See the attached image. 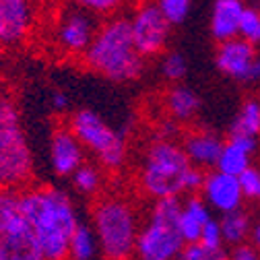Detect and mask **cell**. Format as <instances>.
Masks as SVG:
<instances>
[{
    "mask_svg": "<svg viewBox=\"0 0 260 260\" xmlns=\"http://www.w3.org/2000/svg\"><path fill=\"white\" fill-rule=\"evenodd\" d=\"M67 126L75 133L81 145L91 151L104 170H120L126 161V139L112 128L93 110H77L71 114Z\"/></svg>",
    "mask_w": 260,
    "mask_h": 260,
    "instance_id": "6",
    "label": "cell"
},
{
    "mask_svg": "<svg viewBox=\"0 0 260 260\" xmlns=\"http://www.w3.org/2000/svg\"><path fill=\"white\" fill-rule=\"evenodd\" d=\"M258 44H260V38H258Z\"/></svg>",
    "mask_w": 260,
    "mask_h": 260,
    "instance_id": "37",
    "label": "cell"
},
{
    "mask_svg": "<svg viewBox=\"0 0 260 260\" xmlns=\"http://www.w3.org/2000/svg\"><path fill=\"white\" fill-rule=\"evenodd\" d=\"M25 137L21 126V114L15 100L7 93H0V149Z\"/></svg>",
    "mask_w": 260,
    "mask_h": 260,
    "instance_id": "20",
    "label": "cell"
},
{
    "mask_svg": "<svg viewBox=\"0 0 260 260\" xmlns=\"http://www.w3.org/2000/svg\"><path fill=\"white\" fill-rule=\"evenodd\" d=\"M199 244L211 254L213 260H223L230 256V252L225 250V240H223V234H221V225L217 219H209V223L205 225V230L199 238Z\"/></svg>",
    "mask_w": 260,
    "mask_h": 260,
    "instance_id": "25",
    "label": "cell"
},
{
    "mask_svg": "<svg viewBox=\"0 0 260 260\" xmlns=\"http://www.w3.org/2000/svg\"><path fill=\"white\" fill-rule=\"evenodd\" d=\"M73 186L85 194V197H91V194H97L102 188V182H104V176H102V170L97 166H91V164H83L73 176Z\"/></svg>",
    "mask_w": 260,
    "mask_h": 260,
    "instance_id": "26",
    "label": "cell"
},
{
    "mask_svg": "<svg viewBox=\"0 0 260 260\" xmlns=\"http://www.w3.org/2000/svg\"><path fill=\"white\" fill-rule=\"evenodd\" d=\"M34 3H40V0H34Z\"/></svg>",
    "mask_w": 260,
    "mask_h": 260,
    "instance_id": "36",
    "label": "cell"
},
{
    "mask_svg": "<svg viewBox=\"0 0 260 260\" xmlns=\"http://www.w3.org/2000/svg\"><path fill=\"white\" fill-rule=\"evenodd\" d=\"M153 3L159 7V11L164 13V17L172 25L184 23L192 7V0H153Z\"/></svg>",
    "mask_w": 260,
    "mask_h": 260,
    "instance_id": "28",
    "label": "cell"
},
{
    "mask_svg": "<svg viewBox=\"0 0 260 260\" xmlns=\"http://www.w3.org/2000/svg\"><path fill=\"white\" fill-rule=\"evenodd\" d=\"M91 225L95 230L97 242H100L102 256L122 260L135 254L141 223L135 207L126 199H100L91 213Z\"/></svg>",
    "mask_w": 260,
    "mask_h": 260,
    "instance_id": "4",
    "label": "cell"
},
{
    "mask_svg": "<svg viewBox=\"0 0 260 260\" xmlns=\"http://www.w3.org/2000/svg\"><path fill=\"white\" fill-rule=\"evenodd\" d=\"M0 260H44L25 217L9 230L0 232Z\"/></svg>",
    "mask_w": 260,
    "mask_h": 260,
    "instance_id": "14",
    "label": "cell"
},
{
    "mask_svg": "<svg viewBox=\"0 0 260 260\" xmlns=\"http://www.w3.org/2000/svg\"><path fill=\"white\" fill-rule=\"evenodd\" d=\"M230 135H242V137H252L260 139V100L250 97L246 100L232 124V133Z\"/></svg>",
    "mask_w": 260,
    "mask_h": 260,
    "instance_id": "23",
    "label": "cell"
},
{
    "mask_svg": "<svg viewBox=\"0 0 260 260\" xmlns=\"http://www.w3.org/2000/svg\"><path fill=\"white\" fill-rule=\"evenodd\" d=\"M258 151V139L242 137V135H230V139L223 141L221 153L217 157L215 168L227 174L240 176L246 168L252 166V159Z\"/></svg>",
    "mask_w": 260,
    "mask_h": 260,
    "instance_id": "15",
    "label": "cell"
},
{
    "mask_svg": "<svg viewBox=\"0 0 260 260\" xmlns=\"http://www.w3.org/2000/svg\"><path fill=\"white\" fill-rule=\"evenodd\" d=\"M100 252V242H97L93 225L81 223L75 227V232L71 236V244H69V258L75 260H91Z\"/></svg>",
    "mask_w": 260,
    "mask_h": 260,
    "instance_id": "22",
    "label": "cell"
},
{
    "mask_svg": "<svg viewBox=\"0 0 260 260\" xmlns=\"http://www.w3.org/2000/svg\"><path fill=\"white\" fill-rule=\"evenodd\" d=\"M211 207L207 205V201L197 194H188V199L182 201V209H180V217H178V230L180 236L184 240V244L190 242H199L205 225L211 219Z\"/></svg>",
    "mask_w": 260,
    "mask_h": 260,
    "instance_id": "17",
    "label": "cell"
},
{
    "mask_svg": "<svg viewBox=\"0 0 260 260\" xmlns=\"http://www.w3.org/2000/svg\"><path fill=\"white\" fill-rule=\"evenodd\" d=\"M219 225H221L225 246L232 248V246H238V244L250 240L252 221H250V215L242 207L236 211H230V213H223L219 219Z\"/></svg>",
    "mask_w": 260,
    "mask_h": 260,
    "instance_id": "21",
    "label": "cell"
},
{
    "mask_svg": "<svg viewBox=\"0 0 260 260\" xmlns=\"http://www.w3.org/2000/svg\"><path fill=\"white\" fill-rule=\"evenodd\" d=\"M182 201L180 197H166L153 201L149 219L141 225L135 256L143 260H174L184 250V240L178 230Z\"/></svg>",
    "mask_w": 260,
    "mask_h": 260,
    "instance_id": "5",
    "label": "cell"
},
{
    "mask_svg": "<svg viewBox=\"0 0 260 260\" xmlns=\"http://www.w3.org/2000/svg\"><path fill=\"white\" fill-rule=\"evenodd\" d=\"M205 170L192 166L184 147L174 139H155L141 161L139 186L149 199L188 197L201 192Z\"/></svg>",
    "mask_w": 260,
    "mask_h": 260,
    "instance_id": "2",
    "label": "cell"
},
{
    "mask_svg": "<svg viewBox=\"0 0 260 260\" xmlns=\"http://www.w3.org/2000/svg\"><path fill=\"white\" fill-rule=\"evenodd\" d=\"M52 108H54V112H58V114L67 112V108H69V95L64 93V91H60V89H56V91L52 93Z\"/></svg>",
    "mask_w": 260,
    "mask_h": 260,
    "instance_id": "34",
    "label": "cell"
},
{
    "mask_svg": "<svg viewBox=\"0 0 260 260\" xmlns=\"http://www.w3.org/2000/svg\"><path fill=\"white\" fill-rule=\"evenodd\" d=\"M188 73V62L180 52H166L161 58V75L170 83H180Z\"/></svg>",
    "mask_w": 260,
    "mask_h": 260,
    "instance_id": "27",
    "label": "cell"
},
{
    "mask_svg": "<svg viewBox=\"0 0 260 260\" xmlns=\"http://www.w3.org/2000/svg\"><path fill=\"white\" fill-rule=\"evenodd\" d=\"M180 258L184 260H213L211 254L199 244V242H190V244H184V250L180 254Z\"/></svg>",
    "mask_w": 260,
    "mask_h": 260,
    "instance_id": "33",
    "label": "cell"
},
{
    "mask_svg": "<svg viewBox=\"0 0 260 260\" xmlns=\"http://www.w3.org/2000/svg\"><path fill=\"white\" fill-rule=\"evenodd\" d=\"M34 0H0V48H17L29 40L36 27Z\"/></svg>",
    "mask_w": 260,
    "mask_h": 260,
    "instance_id": "10",
    "label": "cell"
},
{
    "mask_svg": "<svg viewBox=\"0 0 260 260\" xmlns=\"http://www.w3.org/2000/svg\"><path fill=\"white\" fill-rule=\"evenodd\" d=\"M69 3L95 17H112L120 11L124 0H69Z\"/></svg>",
    "mask_w": 260,
    "mask_h": 260,
    "instance_id": "29",
    "label": "cell"
},
{
    "mask_svg": "<svg viewBox=\"0 0 260 260\" xmlns=\"http://www.w3.org/2000/svg\"><path fill=\"white\" fill-rule=\"evenodd\" d=\"M230 258H236V260H256V258H260V254H258V250L248 240V242H242L238 246H232Z\"/></svg>",
    "mask_w": 260,
    "mask_h": 260,
    "instance_id": "32",
    "label": "cell"
},
{
    "mask_svg": "<svg viewBox=\"0 0 260 260\" xmlns=\"http://www.w3.org/2000/svg\"><path fill=\"white\" fill-rule=\"evenodd\" d=\"M240 186L248 201H260V168L250 166L240 176Z\"/></svg>",
    "mask_w": 260,
    "mask_h": 260,
    "instance_id": "31",
    "label": "cell"
},
{
    "mask_svg": "<svg viewBox=\"0 0 260 260\" xmlns=\"http://www.w3.org/2000/svg\"><path fill=\"white\" fill-rule=\"evenodd\" d=\"M130 31H133V40L137 50L145 58L161 56L168 50V42L172 36V23L164 17L159 7L151 0H143L139 7L128 17Z\"/></svg>",
    "mask_w": 260,
    "mask_h": 260,
    "instance_id": "8",
    "label": "cell"
},
{
    "mask_svg": "<svg viewBox=\"0 0 260 260\" xmlns=\"http://www.w3.org/2000/svg\"><path fill=\"white\" fill-rule=\"evenodd\" d=\"M34 176V155L25 137L0 149V188L23 190Z\"/></svg>",
    "mask_w": 260,
    "mask_h": 260,
    "instance_id": "12",
    "label": "cell"
},
{
    "mask_svg": "<svg viewBox=\"0 0 260 260\" xmlns=\"http://www.w3.org/2000/svg\"><path fill=\"white\" fill-rule=\"evenodd\" d=\"M182 147L188 159L192 161V166H197L201 170H211L217 164L223 141L215 133H211V130H190L184 137Z\"/></svg>",
    "mask_w": 260,
    "mask_h": 260,
    "instance_id": "16",
    "label": "cell"
},
{
    "mask_svg": "<svg viewBox=\"0 0 260 260\" xmlns=\"http://www.w3.org/2000/svg\"><path fill=\"white\" fill-rule=\"evenodd\" d=\"M164 106H166L168 118L176 120L178 124L192 122L201 112V97L194 89L174 83V87H170L164 97Z\"/></svg>",
    "mask_w": 260,
    "mask_h": 260,
    "instance_id": "19",
    "label": "cell"
},
{
    "mask_svg": "<svg viewBox=\"0 0 260 260\" xmlns=\"http://www.w3.org/2000/svg\"><path fill=\"white\" fill-rule=\"evenodd\" d=\"M21 211L36 236L44 260L69 258V244L79 225V217L67 192L52 186L23 188Z\"/></svg>",
    "mask_w": 260,
    "mask_h": 260,
    "instance_id": "1",
    "label": "cell"
},
{
    "mask_svg": "<svg viewBox=\"0 0 260 260\" xmlns=\"http://www.w3.org/2000/svg\"><path fill=\"white\" fill-rule=\"evenodd\" d=\"M215 67L227 79L244 85H260V54L256 52V44L240 36L219 42Z\"/></svg>",
    "mask_w": 260,
    "mask_h": 260,
    "instance_id": "9",
    "label": "cell"
},
{
    "mask_svg": "<svg viewBox=\"0 0 260 260\" xmlns=\"http://www.w3.org/2000/svg\"><path fill=\"white\" fill-rule=\"evenodd\" d=\"M97 27L100 25L95 21V15L69 3V7L62 9L54 19L52 42H54L56 50L62 52L64 56L83 58Z\"/></svg>",
    "mask_w": 260,
    "mask_h": 260,
    "instance_id": "7",
    "label": "cell"
},
{
    "mask_svg": "<svg viewBox=\"0 0 260 260\" xmlns=\"http://www.w3.org/2000/svg\"><path fill=\"white\" fill-rule=\"evenodd\" d=\"M50 161L56 176H73L85 164V147L69 126H58L50 141Z\"/></svg>",
    "mask_w": 260,
    "mask_h": 260,
    "instance_id": "13",
    "label": "cell"
},
{
    "mask_svg": "<svg viewBox=\"0 0 260 260\" xmlns=\"http://www.w3.org/2000/svg\"><path fill=\"white\" fill-rule=\"evenodd\" d=\"M244 7V0H215L209 23L215 42H225L240 36V21Z\"/></svg>",
    "mask_w": 260,
    "mask_h": 260,
    "instance_id": "18",
    "label": "cell"
},
{
    "mask_svg": "<svg viewBox=\"0 0 260 260\" xmlns=\"http://www.w3.org/2000/svg\"><path fill=\"white\" fill-rule=\"evenodd\" d=\"M23 219L21 211V190L0 188V232L9 230Z\"/></svg>",
    "mask_w": 260,
    "mask_h": 260,
    "instance_id": "24",
    "label": "cell"
},
{
    "mask_svg": "<svg viewBox=\"0 0 260 260\" xmlns=\"http://www.w3.org/2000/svg\"><path fill=\"white\" fill-rule=\"evenodd\" d=\"M250 244L258 250V254H260V221H256V223H252V232H250Z\"/></svg>",
    "mask_w": 260,
    "mask_h": 260,
    "instance_id": "35",
    "label": "cell"
},
{
    "mask_svg": "<svg viewBox=\"0 0 260 260\" xmlns=\"http://www.w3.org/2000/svg\"><path fill=\"white\" fill-rule=\"evenodd\" d=\"M201 197L207 201V205L217 213H230L244 205V190L240 186V178L234 174H227L221 170H213L205 174Z\"/></svg>",
    "mask_w": 260,
    "mask_h": 260,
    "instance_id": "11",
    "label": "cell"
},
{
    "mask_svg": "<svg viewBox=\"0 0 260 260\" xmlns=\"http://www.w3.org/2000/svg\"><path fill=\"white\" fill-rule=\"evenodd\" d=\"M240 38L258 44L260 38V9L258 7H244L242 21H240Z\"/></svg>",
    "mask_w": 260,
    "mask_h": 260,
    "instance_id": "30",
    "label": "cell"
},
{
    "mask_svg": "<svg viewBox=\"0 0 260 260\" xmlns=\"http://www.w3.org/2000/svg\"><path fill=\"white\" fill-rule=\"evenodd\" d=\"M145 56L137 50L128 17H110L97 27L83 54L85 67L112 83L137 81L145 71Z\"/></svg>",
    "mask_w": 260,
    "mask_h": 260,
    "instance_id": "3",
    "label": "cell"
}]
</instances>
